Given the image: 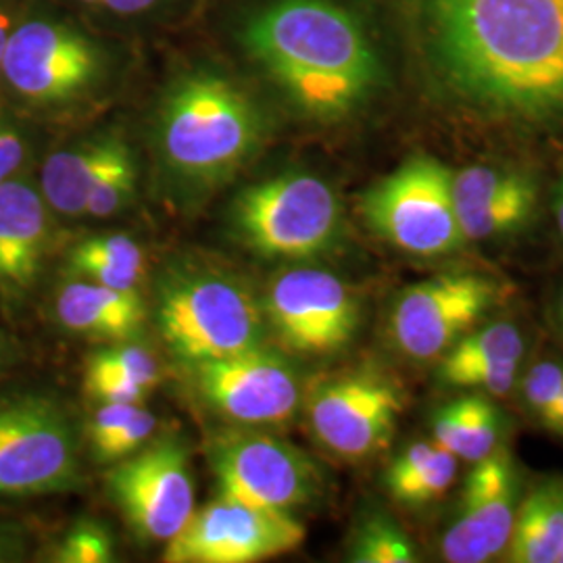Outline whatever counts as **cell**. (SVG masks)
Instances as JSON below:
<instances>
[{
	"instance_id": "obj_17",
	"label": "cell",
	"mask_w": 563,
	"mask_h": 563,
	"mask_svg": "<svg viewBox=\"0 0 563 563\" xmlns=\"http://www.w3.org/2000/svg\"><path fill=\"white\" fill-rule=\"evenodd\" d=\"M51 207L21 176L0 184V297L18 301L41 274L51 242Z\"/></svg>"
},
{
	"instance_id": "obj_7",
	"label": "cell",
	"mask_w": 563,
	"mask_h": 563,
	"mask_svg": "<svg viewBox=\"0 0 563 563\" xmlns=\"http://www.w3.org/2000/svg\"><path fill=\"white\" fill-rule=\"evenodd\" d=\"M80 444L59 402L27 395L0 405V497L76 490Z\"/></svg>"
},
{
	"instance_id": "obj_19",
	"label": "cell",
	"mask_w": 563,
	"mask_h": 563,
	"mask_svg": "<svg viewBox=\"0 0 563 563\" xmlns=\"http://www.w3.org/2000/svg\"><path fill=\"white\" fill-rule=\"evenodd\" d=\"M53 307L65 330L97 341H130L146 322L139 290H118L78 276L59 286Z\"/></svg>"
},
{
	"instance_id": "obj_15",
	"label": "cell",
	"mask_w": 563,
	"mask_h": 563,
	"mask_svg": "<svg viewBox=\"0 0 563 563\" xmlns=\"http://www.w3.org/2000/svg\"><path fill=\"white\" fill-rule=\"evenodd\" d=\"M401 411V388L374 372L323 380L307 401L318 443L344 460H363L386 446Z\"/></svg>"
},
{
	"instance_id": "obj_8",
	"label": "cell",
	"mask_w": 563,
	"mask_h": 563,
	"mask_svg": "<svg viewBox=\"0 0 563 563\" xmlns=\"http://www.w3.org/2000/svg\"><path fill=\"white\" fill-rule=\"evenodd\" d=\"M104 74L101 44L78 27L48 18L13 27L2 57V80L34 107L80 101L101 86Z\"/></svg>"
},
{
	"instance_id": "obj_24",
	"label": "cell",
	"mask_w": 563,
	"mask_h": 563,
	"mask_svg": "<svg viewBox=\"0 0 563 563\" xmlns=\"http://www.w3.org/2000/svg\"><path fill=\"white\" fill-rule=\"evenodd\" d=\"M69 272L118 290H139L146 274V255L128 234L107 232L78 242L67 255Z\"/></svg>"
},
{
	"instance_id": "obj_13",
	"label": "cell",
	"mask_w": 563,
	"mask_h": 563,
	"mask_svg": "<svg viewBox=\"0 0 563 563\" xmlns=\"http://www.w3.org/2000/svg\"><path fill=\"white\" fill-rule=\"evenodd\" d=\"M305 526L292 514L269 511L222 497L195 509L163 551L167 563H253L295 551Z\"/></svg>"
},
{
	"instance_id": "obj_6",
	"label": "cell",
	"mask_w": 563,
	"mask_h": 563,
	"mask_svg": "<svg viewBox=\"0 0 563 563\" xmlns=\"http://www.w3.org/2000/svg\"><path fill=\"white\" fill-rule=\"evenodd\" d=\"M365 223L393 246L416 257H441L465 236L453 202V174L428 155H416L374 184L362 199Z\"/></svg>"
},
{
	"instance_id": "obj_41",
	"label": "cell",
	"mask_w": 563,
	"mask_h": 563,
	"mask_svg": "<svg viewBox=\"0 0 563 563\" xmlns=\"http://www.w3.org/2000/svg\"><path fill=\"white\" fill-rule=\"evenodd\" d=\"M84 4H101V0H80Z\"/></svg>"
},
{
	"instance_id": "obj_1",
	"label": "cell",
	"mask_w": 563,
	"mask_h": 563,
	"mask_svg": "<svg viewBox=\"0 0 563 563\" xmlns=\"http://www.w3.org/2000/svg\"><path fill=\"white\" fill-rule=\"evenodd\" d=\"M405 20L446 113L563 141V0H405Z\"/></svg>"
},
{
	"instance_id": "obj_31",
	"label": "cell",
	"mask_w": 563,
	"mask_h": 563,
	"mask_svg": "<svg viewBox=\"0 0 563 563\" xmlns=\"http://www.w3.org/2000/svg\"><path fill=\"white\" fill-rule=\"evenodd\" d=\"M99 351L107 362L120 367L128 378L142 384L148 390H153L162 380V367L155 360V355L141 344H128V341L118 342L113 346H104Z\"/></svg>"
},
{
	"instance_id": "obj_25",
	"label": "cell",
	"mask_w": 563,
	"mask_h": 563,
	"mask_svg": "<svg viewBox=\"0 0 563 563\" xmlns=\"http://www.w3.org/2000/svg\"><path fill=\"white\" fill-rule=\"evenodd\" d=\"M157 418L142 402H102L88 423L95 460L115 463L151 441Z\"/></svg>"
},
{
	"instance_id": "obj_10",
	"label": "cell",
	"mask_w": 563,
	"mask_h": 563,
	"mask_svg": "<svg viewBox=\"0 0 563 563\" xmlns=\"http://www.w3.org/2000/svg\"><path fill=\"white\" fill-rule=\"evenodd\" d=\"M104 486L134 534L146 543L172 541L195 514L188 449L174 434L148 441L113 463Z\"/></svg>"
},
{
	"instance_id": "obj_34",
	"label": "cell",
	"mask_w": 563,
	"mask_h": 563,
	"mask_svg": "<svg viewBox=\"0 0 563 563\" xmlns=\"http://www.w3.org/2000/svg\"><path fill=\"white\" fill-rule=\"evenodd\" d=\"M162 0H101L102 7L111 9L118 15H141L155 7H159Z\"/></svg>"
},
{
	"instance_id": "obj_28",
	"label": "cell",
	"mask_w": 563,
	"mask_h": 563,
	"mask_svg": "<svg viewBox=\"0 0 563 563\" xmlns=\"http://www.w3.org/2000/svg\"><path fill=\"white\" fill-rule=\"evenodd\" d=\"M349 562L411 563L418 562V551L399 523L374 511L357 523L349 544Z\"/></svg>"
},
{
	"instance_id": "obj_2",
	"label": "cell",
	"mask_w": 563,
	"mask_h": 563,
	"mask_svg": "<svg viewBox=\"0 0 563 563\" xmlns=\"http://www.w3.org/2000/svg\"><path fill=\"white\" fill-rule=\"evenodd\" d=\"M236 36L263 78L307 120L342 121L383 84L369 32L334 0H265L249 9Z\"/></svg>"
},
{
	"instance_id": "obj_18",
	"label": "cell",
	"mask_w": 563,
	"mask_h": 563,
	"mask_svg": "<svg viewBox=\"0 0 563 563\" xmlns=\"http://www.w3.org/2000/svg\"><path fill=\"white\" fill-rule=\"evenodd\" d=\"M522 357L523 336L518 325L488 323L470 330L441 355L439 380L501 397L516 386Z\"/></svg>"
},
{
	"instance_id": "obj_39",
	"label": "cell",
	"mask_w": 563,
	"mask_h": 563,
	"mask_svg": "<svg viewBox=\"0 0 563 563\" xmlns=\"http://www.w3.org/2000/svg\"><path fill=\"white\" fill-rule=\"evenodd\" d=\"M558 322H560V325L563 328V292L562 299H560V302H558Z\"/></svg>"
},
{
	"instance_id": "obj_22",
	"label": "cell",
	"mask_w": 563,
	"mask_h": 563,
	"mask_svg": "<svg viewBox=\"0 0 563 563\" xmlns=\"http://www.w3.org/2000/svg\"><path fill=\"white\" fill-rule=\"evenodd\" d=\"M504 418L483 395H467L446 402L432 420L434 443L465 462H478L490 455L501 439Z\"/></svg>"
},
{
	"instance_id": "obj_11",
	"label": "cell",
	"mask_w": 563,
	"mask_h": 563,
	"mask_svg": "<svg viewBox=\"0 0 563 563\" xmlns=\"http://www.w3.org/2000/svg\"><path fill=\"white\" fill-rule=\"evenodd\" d=\"M207 460L220 495L269 511L292 514L322 490V474L307 453L263 432H225Z\"/></svg>"
},
{
	"instance_id": "obj_21",
	"label": "cell",
	"mask_w": 563,
	"mask_h": 563,
	"mask_svg": "<svg viewBox=\"0 0 563 563\" xmlns=\"http://www.w3.org/2000/svg\"><path fill=\"white\" fill-rule=\"evenodd\" d=\"M563 544V478L539 484L518 505L509 562L558 563Z\"/></svg>"
},
{
	"instance_id": "obj_29",
	"label": "cell",
	"mask_w": 563,
	"mask_h": 563,
	"mask_svg": "<svg viewBox=\"0 0 563 563\" xmlns=\"http://www.w3.org/2000/svg\"><path fill=\"white\" fill-rule=\"evenodd\" d=\"M84 388L101 402H142L151 393L142 384L128 378L120 367L107 362L101 351L92 353L86 362Z\"/></svg>"
},
{
	"instance_id": "obj_37",
	"label": "cell",
	"mask_w": 563,
	"mask_h": 563,
	"mask_svg": "<svg viewBox=\"0 0 563 563\" xmlns=\"http://www.w3.org/2000/svg\"><path fill=\"white\" fill-rule=\"evenodd\" d=\"M15 543H18V539H13L9 534V530L0 526V562L9 560L15 553Z\"/></svg>"
},
{
	"instance_id": "obj_16",
	"label": "cell",
	"mask_w": 563,
	"mask_h": 563,
	"mask_svg": "<svg viewBox=\"0 0 563 563\" xmlns=\"http://www.w3.org/2000/svg\"><path fill=\"white\" fill-rule=\"evenodd\" d=\"M518 493V470L505 446L474 462L463 483L457 514L441 541L444 560L484 563L499 558L511 539Z\"/></svg>"
},
{
	"instance_id": "obj_26",
	"label": "cell",
	"mask_w": 563,
	"mask_h": 563,
	"mask_svg": "<svg viewBox=\"0 0 563 563\" xmlns=\"http://www.w3.org/2000/svg\"><path fill=\"white\" fill-rule=\"evenodd\" d=\"M537 202L539 188L526 176L501 197L460 211L457 222L465 241H486L520 230L534 216Z\"/></svg>"
},
{
	"instance_id": "obj_5",
	"label": "cell",
	"mask_w": 563,
	"mask_h": 563,
	"mask_svg": "<svg viewBox=\"0 0 563 563\" xmlns=\"http://www.w3.org/2000/svg\"><path fill=\"white\" fill-rule=\"evenodd\" d=\"M230 230L267 262H307L341 239V202L311 174H282L246 186L230 207Z\"/></svg>"
},
{
	"instance_id": "obj_14",
	"label": "cell",
	"mask_w": 563,
	"mask_h": 563,
	"mask_svg": "<svg viewBox=\"0 0 563 563\" xmlns=\"http://www.w3.org/2000/svg\"><path fill=\"white\" fill-rule=\"evenodd\" d=\"M192 369L202 401L230 422L278 426L301 405L297 367L265 344Z\"/></svg>"
},
{
	"instance_id": "obj_40",
	"label": "cell",
	"mask_w": 563,
	"mask_h": 563,
	"mask_svg": "<svg viewBox=\"0 0 563 563\" xmlns=\"http://www.w3.org/2000/svg\"><path fill=\"white\" fill-rule=\"evenodd\" d=\"M4 355H7V346H4V339H2V334H0V365L4 362Z\"/></svg>"
},
{
	"instance_id": "obj_42",
	"label": "cell",
	"mask_w": 563,
	"mask_h": 563,
	"mask_svg": "<svg viewBox=\"0 0 563 563\" xmlns=\"http://www.w3.org/2000/svg\"><path fill=\"white\" fill-rule=\"evenodd\" d=\"M558 563H563V544H562V551H560V560H558Z\"/></svg>"
},
{
	"instance_id": "obj_32",
	"label": "cell",
	"mask_w": 563,
	"mask_h": 563,
	"mask_svg": "<svg viewBox=\"0 0 563 563\" xmlns=\"http://www.w3.org/2000/svg\"><path fill=\"white\" fill-rule=\"evenodd\" d=\"M563 383V365L555 362L537 363L530 367V372L523 376L522 397L528 411L532 416L541 418L547 407L553 402L555 395L560 393Z\"/></svg>"
},
{
	"instance_id": "obj_36",
	"label": "cell",
	"mask_w": 563,
	"mask_h": 563,
	"mask_svg": "<svg viewBox=\"0 0 563 563\" xmlns=\"http://www.w3.org/2000/svg\"><path fill=\"white\" fill-rule=\"evenodd\" d=\"M11 32H13V27H11V21H9V13L0 4V80H2V57H4V48H7Z\"/></svg>"
},
{
	"instance_id": "obj_20",
	"label": "cell",
	"mask_w": 563,
	"mask_h": 563,
	"mask_svg": "<svg viewBox=\"0 0 563 563\" xmlns=\"http://www.w3.org/2000/svg\"><path fill=\"white\" fill-rule=\"evenodd\" d=\"M115 134H102L59 148L42 165L41 192L53 213L63 218L86 216L92 186Z\"/></svg>"
},
{
	"instance_id": "obj_27",
	"label": "cell",
	"mask_w": 563,
	"mask_h": 563,
	"mask_svg": "<svg viewBox=\"0 0 563 563\" xmlns=\"http://www.w3.org/2000/svg\"><path fill=\"white\" fill-rule=\"evenodd\" d=\"M139 167L130 144L115 136L101 172L92 186L86 216L95 220H107L121 213L136 195Z\"/></svg>"
},
{
	"instance_id": "obj_35",
	"label": "cell",
	"mask_w": 563,
	"mask_h": 563,
	"mask_svg": "<svg viewBox=\"0 0 563 563\" xmlns=\"http://www.w3.org/2000/svg\"><path fill=\"white\" fill-rule=\"evenodd\" d=\"M541 423L551 434L563 439V383L553 402L547 407V411H544V416L541 418Z\"/></svg>"
},
{
	"instance_id": "obj_30",
	"label": "cell",
	"mask_w": 563,
	"mask_h": 563,
	"mask_svg": "<svg viewBox=\"0 0 563 563\" xmlns=\"http://www.w3.org/2000/svg\"><path fill=\"white\" fill-rule=\"evenodd\" d=\"M115 544L109 528L97 520H80L63 537L57 549L60 563H107L113 562Z\"/></svg>"
},
{
	"instance_id": "obj_3",
	"label": "cell",
	"mask_w": 563,
	"mask_h": 563,
	"mask_svg": "<svg viewBox=\"0 0 563 563\" xmlns=\"http://www.w3.org/2000/svg\"><path fill=\"white\" fill-rule=\"evenodd\" d=\"M267 139L255 97L228 74L195 67L163 95L155 148L163 174L186 197H205L239 176Z\"/></svg>"
},
{
	"instance_id": "obj_33",
	"label": "cell",
	"mask_w": 563,
	"mask_h": 563,
	"mask_svg": "<svg viewBox=\"0 0 563 563\" xmlns=\"http://www.w3.org/2000/svg\"><path fill=\"white\" fill-rule=\"evenodd\" d=\"M27 159V141L20 128L0 113V184L20 174Z\"/></svg>"
},
{
	"instance_id": "obj_23",
	"label": "cell",
	"mask_w": 563,
	"mask_h": 563,
	"mask_svg": "<svg viewBox=\"0 0 563 563\" xmlns=\"http://www.w3.org/2000/svg\"><path fill=\"white\" fill-rule=\"evenodd\" d=\"M457 457L439 443H413L402 449L386 472L388 495L405 507L434 504L451 488Z\"/></svg>"
},
{
	"instance_id": "obj_12",
	"label": "cell",
	"mask_w": 563,
	"mask_h": 563,
	"mask_svg": "<svg viewBox=\"0 0 563 563\" xmlns=\"http://www.w3.org/2000/svg\"><path fill=\"white\" fill-rule=\"evenodd\" d=\"M499 295V284L478 274H446L411 284L390 309V336L409 360H437L483 322Z\"/></svg>"
},
{
	"instance_id": "obj_9",
	"label": "cell",
	"mask_w": 563,
	"mask_h": 563,
	"mask_svg": "<svg viewBox=\"0 0 563 563\" xmlns=\"http://www.w3.org/2000/svg\"><path fill=\"white\" fill-rule=\"evenodd\" d=\"M265 322L292 353L328 357L351 344L360 328V301L336 274L295 265L276 274L263 297Z\"/></svg>"
},
{
	"instance_id": "obj_38",
	"label": "cell",
	"mask_w": 563,
	"mask_h": 563,
	"mask_svg": "<svg viewBox=\"0 0 563 563\" xmlns=\"http://www.w3.org/2000/svg\"><path fill=\"white\" fill-rule=\"evenodd\" d=\"M555 220H558L560 234L563 236V180L558 188V195H555Z\"/></svg>"
},
{
	"instance_id": "obj_4",
	"label": "cell",
	"mask_w": 563,
	"mask_h": 563,
	"mask_svg": "<svg viewBox=\"0 0 563 563\" xmlns=\"http://www.w3.org/2000/svg\"><path fill=\"white\" fill-rule=\"evenodd\" d=\"M155 322L169 353L190 367L260 346L267 330L253 290L239 276L199 262H176L163 272Z\"/></svg>"
}]
</instances>
